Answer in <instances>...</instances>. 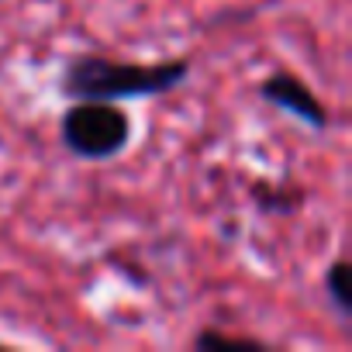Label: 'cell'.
<instances>
[{"instance_id":"3957f363","label":"cell","mask_w":352,"mask_h":352,"mask_svg":"<svg viewBox=\"0 0 352 352\" xmlns=\"http://www.w3.org/2000/svg\"><path fill=\"white\" fill-rule=\"evenodd\" d=\"M259 97H263L266 104H273V107L294 114L297 121L311 124L314 131H324V128H328V111H324V104H321V100L314 97V90H311L300 76H294V73H273V76H266V80L259 83Z\"/></svg>"},{"instance_id":"6da1fadb","label":"cell","mask_w":352,"mask_h":352,"mask_svg":"<svg viewBox=\"0 0 352 352\" xmlns=\"http://www.w3.org/2000/svg\"><path fill=\"white\" fill-rule=\"evenodd\" d=\"M190 76L187 59H166V63H121L107 56H76L59 90L69 100H138V97H159L176 90Z\"/></svg>"},{"instance_id":"7a4b0ae2","label":"cell","mask_w":352,"mask_h":352,"mask_svg":"<svg viewBox=\"0 0 352 352\" xmlns=\"http://www.w3.org/2000/svg\"><path fill=\"white\" fill-rule=\"evenodd\" d=\"M59 135L80 159H114L131 142V118L114 100H73L63 114Z\"/></svg>"},{"instance_id":"277c9868","label":"cell","mask_w":352,"mask_h":352,"mask_svg":"<svg viewBox=\"0 0 352 352\" xmlns=\"http://www.w3.org/2000/svg\"><path fill=\"white\" fill-rule=\"evenodd\" d=\"M349 276H352V270H349L345 259H335V263L328 266V273H324V294H328L331 307H335L345 321L352 318V287H349Z\"/></svg>"},{"instance_id":"5b68a950","label":"cell","mask_w":352,"mask_h":352,"mask_svg":"<svg viewBox=\"0 0 352 352\" xmlns=\"http://www.w3.org/2000/svg\"><path fill=\"white\" fill-rule=\"evenodd\" d=\"M194 345L197 349H214V352H221V349H263V342H256V338H242V335H221V331H201L197 338H194Z\"/></svg>"}]
</instances>
